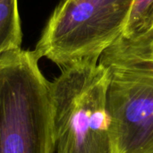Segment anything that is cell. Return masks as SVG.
I'll use <instances>...</instances> for the list:
<instances>
[{
	"label": "cell",
	"instance_id": "7a4b0ae2",
	"mask_svg": "<svg viewBox=\"0 0 153 153\" xmlns=\"http://www.w3.org/2000/svg\"><path fill=\"white\" fill-rule=\"evenodd\" d=\"M35 51L0 56V153H54L50 82Z\"/></svg>",
	"mask_w": 153,
	"mask_h": 153
},
{
	"label": "cell",
	"instance_id": "277c9868",
	"mask_svg": "<svg viewBox=\"0 0 153 153\" xmlns=\"http://www.w3.org/2000/svg\"><path fill=\"white\" fill-rule=\"evenodd\" d=\"M135 0H61L35 48L61 68L99 62L125 31Z\"/></svg>",
	"mask_w": 153,
	"mask_h": 153
},
{
	"label": "cell",
	"instance_id": "5b68a950",
	"mask_svg": "<svg viewBox=\"0 0 153 153\" xmlns=\"http://www.w3.org/2000/svg\"><path fill=\"white\" fill-rule=\"evenodd\" d=\"M22 37L18 0H0V56L21 49Z\"/></svg>",
	"mask_w": 153,
	"mask_h": 153
},
{
	"label": "cell",
	"instance_id": "6da1fadb",
	"mask_svg": "<svg viewBox=\"0 0 153 153\" xmlns=\"http://www.w3.org/2000/svg\"><path fill=\"white\" fill-rule=\"evenodd\" d=\"M99 63L114 153H153V27L122 34Z\"/></svg>",
	"mask_w": 153,
	"mask_h": 153
},
{
	"label": "cell",
	"instance_id": "3957f363",
	"mask_svg": "<svg viewBox=\"0 0 153 153\" xmlns=\"http://www.w3.org/2000/svg\"><path fill=\"white\" fill-rule=\"evenodd\" d=\"M108 76L99 62L62 68L50 82L56 153H114L106 112Z\"/></svg>",
	"mask_w": 153,
	"mask_h": 153
},
{
	"label": "cell",
	"instance_id": "52a82bcc",
	"mask_svg": "<svg viewBox=\"0 0 153 153\" xmlns=\"http://www.w3.org/2000/svg\"><path fill=\"white\" fill-rule=\"evenodd\" d=\"M153 27V15H152V22H151V27L150 28H152Z\"/></svg>",
	"mask_w": 153,
	"mask_h": 153
},
{
	"label": "cell",
	"instance_id": "8992f818",
	"mask_svg": "<svg viewBox=\"0 0 153 153\" xmlns=\"http://www.w3.org/2000/svg\"><path fill=\"white\" fill-rule=\"evenodd\" d=\"M153 0H135L123 34L131 35L151 27Z\"/></svg>",
	"mask_w": 153,
	"mask_h": 153
}]
</instances>
